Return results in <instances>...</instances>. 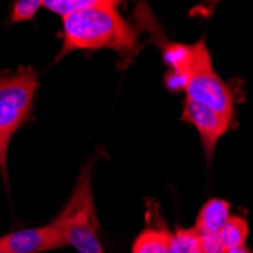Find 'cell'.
<instances>
[{
    "label": "cell",
    "mask_w": 253,
    "mask_h": 253,
    "mask_svg": "<svg viewBox=\"0 0 253 253\" xmlns=\"http://www.w3.org/2000/svg\"><path fill=\"white\" fill-rule=\"evenodd\" d=\"M170 253H182V250H180V247H179V244H177V241L173 238V243H171V247H170Z\"/></svg>",
    "instance_id": "cell-17"
},
{
    "label": "cell",
    "mask_w": 253,
    "mask_h": 253,
    "mask_svg": "<svg viewBox=\"0 0 253 253\" xmlns=\"http://www.w3.org/2000/svg\"><path fill=\"white\" fill-rule=\"evenodd\" d=\"M231 214V205L223 199H211L206 202L196 218V224L193 226L199 235L208 234H220L223 226L229 220Z\"/></svg>",
    "instance_id": "cell-8"
},
{
    "label": "cell",
    "mask_w": 253,
    "mask_h": 253,
    "mask_svg": "<svg viewBox=\"0 0 253 253\" xmlns=\"http://www.w3.org/2000/svg\"><path fill=\"white\" fill-rule=\"evenodd\" d=\"M38 76L32 67L0 76V171L8 183V149L11 138L29 117L38 89Z\"/></svg>",
    "instance_id": "cell-2"
},
{
    "label": "cell",
    "mask_w": 253,
    "mask_h": 253,
    "mask_svg": "<svg viewBox=\"0 0 253 253\" xmlns=\"http://www.w3.org/2000/svg\"><path fill=\"white\" fill-rule=\"evenodd\" d=\"M188 78H190V68L183 72H171L169 70L166 73V86L170 91H185V86L188 84Z\"/></svg>",
    "instance_id": "cell-14"
},
{
    "label": "cell",
    "mask_w": 253,
    "mask_h": 253,
    "mask_svg": "<svg viewBox=\"0 0 253 253\" xmlns=\"http://www.w3.org/2000/svg\"><path fill=\"white\" fill-rule=\"evenodd\" d=\"M203 253H226V249L218 237V234L199 235Z\"/></svg>",
    "instance_id": "cell-15"
},
{
    "label": "cell",
    "mask_w": 253,
    "mask_h": 253,
    "mask_svg": "<svg viewBox=\"0 0 253 253\" xmlns=\"http://www.w3.org/2000/svg\"><path fill=\"white\" fill-rule=\"evenodd\" d=\"M185 93L187 99L234 119L232 91L215 73L205 40H200L191 45L190 78Z\"/></svg>",
    "instance_id": "cell-4"
},
{
    "label": "cell",
    "mask_w": 253,
    "mask_h": 253,
    "mask_svg": "<svg viewBox=\"0 0 253 253\" xmlns=\"http://www.w3.org/2000/svg\"><path fill=\"white\" fill-rule=\"evenodd\" d=\"M67 246L61 227L55 221L0 237V253H42Z\"/></svg>",
    "instance_id": "cell-5"
},
{
    "label": "cell",
    "mask_w": 253,
    "mask_h": 253,
    "mask_svg": "<svg viewBox=\"0 0 253 253\" xmlns=\"http://www.w3.org/2000/svg\"><path fill=\"white\" fill-rule=\"evenodd\" d=\"M40 8H42L41 0H15L11 11V23L32 21Z\"/></svg>",
    "instance_id": "cell-12"
},
{
    "label": "cell",
    "mask_w": 253,
    "mask_h": 253,
    "mask_svg": "<svg viewBox=\"0 0 253 253\" xmlns=\"http://www.w3.org/2000/svg\"><path fill=\"white\" fill-rule=\"evenodd\" d=\"M119 2L99 0L86 9L62 18V45L55 59L59 61L72 52H94L109 49L120 56H132L138 34L120 14Z\"/></svg>",
    "instance_id": "cell-1"
},
{
    "label": "cell",
    "mask_w": 253,
    "mask_h": 253,
    "mask_svg": "<svg viewBox=\"0 0 253 253\" xmlns=\"http://www.w3.org/2000/svg\"><path fill=\"white\" fill-rule=\"evenodd\" d=\"M247 235H249V224L243 217L238 215L229 217V220L226 221V224L218 234L226 250L244 246Z\"/></svg>",
    "instance_id": "cell-9"
},
{
    "label": "cell",
    "mask_w": 253,
    "mask_h": 253,
    "mask_svg": "<svg viewBox=\"0 0 253 253\" xmlns=\"http://www.w3.org/2000/svg\"><path fill=\"white\" fill-rule=\"evenodd\" d=\"M99 0H41V6L64 18L78 11L93 6Z\"/></svg>",
    "instance_id": "cell-11"
},
{
    "label": "cell",
    "mask_w": 253,
    "mask_h": 253,
    "mask_svg": "<svg viewBox=\"0 0 253 253\" xmlns=\"http://www.w3.org/2000/svg\"><path fill=\"white\" fill-rule=\"evenodd\" d=\"M161 47H163V56L169 70L171 72L188 70L191 61V45L166 41L164 44H161Z\"/></svg>",
    "instance_id": "cell-10"
},
{
    "label": "cell",
    "mask_w": 253,
    "mask_h": 253,
    "mask_svg": "<svg viewBox=\"0 0 253 253\" xmlns=\"http://www.w3.org/2000/svg\"><path fill=\"white\" fill-rule=\"evenodd\" d=\"M226 253H252V250L246 246L237 247V249H231V250H226Z\"/></svg>",
    "instance_id": "cell-16"
},
{
    "label": "cell",
    "mask_w": 253,
    "mask_h": 253,
    "mask_svg": "<svg viewBox=\"0 0 253 253\" xmlns=\"http://www.w3.org/2000/svg\"><path fill=\"white\" fill-rule=\"evenodd\" d=\"M68 246L78 253H105L97 235V214L91 188V164L82 169L75 191L61 214L53 220Z\"/></svg>",
    "instance_id": "cell-3"
},
{
    "label": "cell",
    "mask_w": 253,
    "mask_h": 253,
    "mask_svg": "<svg viewBox=\"0 0 253 253\" xmlns=\"http://www.w3.org/2000/svg\"><path fill=\"white\" fill-rule=\"evenodd\" d=\"M174 240L177 241L182 253H203L199 234L194 227H177L174 232Z\"/></svg>",
    "instance_id": "cell-13"
},
{
    "label": "cell",
    "mask_w": 253,
    "mask_h": 253,
    "mask_svg": "<svg viewBox=\"0 0 253 253\" xmlns=\"http://www.w3.org/2000/svg\"><path fill=\"white\" fill-rule=\"evenodd\" d=\"M182 120L197 129L208 159H211L218 140L232 125V117H227L224 114L190 99H185V103H183Z\"/></svg>",
    "instance_id": "cell-6"
},
{
    "label": "cell",
    "mask_w": 253,
    "mask_h": 253,
    "mask_svg": "<svg viewBox=\"0 0 253 253\" xmlns=\"http://www.w3.org/2000/svg\"><path fill=\"white\" fill-rule=\"evenodd\" d=\"M153 221L147 217V226L132 244V253H170L174 234L170 232L159 211H152Z\"/></svg>",
    "instance_id": "cell-7"
}]
</instances>
